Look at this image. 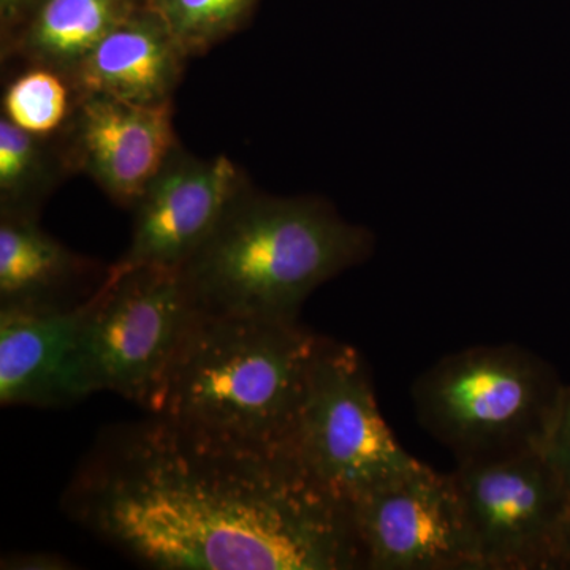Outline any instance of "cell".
I'll return each mask as SVG.
<instances>
[{
  "mask_svg": "<svg viewBox=\"0 0 570 570\" xmlns=\"http://www.w3.org/2000/svg\"><path fill=\"white\" fill-rule=\"evenodd\" d=\"M62 508L153 569H365L351 508L292 453L153 414L97 439Z\"/></svg>",
  "mask_w": 570,
  "mask_h": 570,
  "instance_id": "cell-1",
  "label": "cell"
},
{
  "mask_svg": "<svg viewBox=\"0 0 570 570\" xmlns=\"http://www.w3.org/2000/svg\"><path fill=\"white\" fill-rule=\"evenodd\" d=\"M374 243L325 198L247 181L178 272L198 313L298 321L313 292L366 262Z\"/></svg>",
  "mask_w": 570,
  "mask_h": 570,
  "instance_id": "cell-2",
  "label": "cell"
},
{
  "mask_svg": "<svg viewBox=\"0 0 570 570\" xmlns=\"http://www.w3.org/2000/svg\"><path fill=\"white\" fill-rule=\"evenodd\" d=\"M318 336L299 318L198 313L145 411L227 441L292 453Z\"/></svg>",
  "mask_w": 570,
  "mask_h": 570,
  "instance_id": "cell-3",
  "label": "cell"
},
{
  "mask_svg": "<svg viewBox=\"0 0 570 570\" xmlns=\"http://www.w3.org/2000/svg\"><path fill=\"white\" fill-rule=\"evenodd\" d=\"M566 385L557 370L517 344L453 352L412 385L422 426L456 463L542 450Z\"/></svg>",
  "mask_w": 570,
  "mask_h": 570,
  "instance_id": "cell-4",
  "label": "cell"
},
{
  "mask_svg": "<svg viewBox=\"0 0 570 570\" xmlns=\"http://www.w3.org/2000/svg\"><path fill=\"white\" fill-rule=\"evenodd\" d=\"M292 453L311 479L346 504L423 464L382 417L362 354L322 335Z\"/></svg>",
  "mask_w": 570,
  "mask_h": 570,
  "instance_id": "cell-5",
  "label": "cell"
},
{
  "mask_svg": "<svg viewBox=\"0 0 570 570\" xmlns=\"http://www.w3.org/2000/svg\"><path fill=\"white\" fill-rule=\"evenodd\" d=\"M197 316L178 269L111 265L82 325L94 393L112 392L145 409Z\"/></svg>",
  "mask_w": 570,
  "mask_h": 570,
  "instance_id": "cell-6",
  "label": "cell"
},
{
  "mask_svg": "<svg viewBox=\"0 0 570 570\" xmlns=\"http://www.w3.org/2000/svg\"><path fill=\"white\" fill-rule=\"evenodd\" d=\"M478 570L561 568L568 491L542 450L450 472Z\"/></svg>",
  "mask_w": 570,
  "mask_h": 570,
  "instance_id": "cell-7",
  "label": "cell"
},
{
  "mask_svg": "<svg viewBox=\"0 0 570 570\" xmlns=\"http://www.w3.org/2000/svg\"><path fill=\"white\" fill-rule=\"evenodd\" d=\"M348 508L365 570H478L450 474L422 464Z\"/></svg>",
  "mask_w": 570,
  "mask_h": 570,
  "instance_id": "cell-8",
  "label": "cell"
},
{
  "mask_svg": "<svg viewBox=\"0 0 570 570\" xmlns=\"http://www.w3.org/2000/svg\"><path fill=\"white\" fill-rule=\"evenodd\" d=\"M58 140L71 174L88 176L110 200L129 209L181 146L174 102L140 105L102 94H78Z\"/></svg>",
  "mask_w": 570,
  "mask_h": 570,
  "instance_id": "cell-9",
  "label": "cell"
},
{
  "mask_svg": "<svg viewBox=\"0 0 570 570\" xmlns=\"http://www.w3.org/2000/svg\"><path fill=\"white\" fill-rule=\"evenodd\" d=\"M246 183L227 156L198 157L178 146L135 204L129 247L116 265L181 268Z\"/></svg>",
  "mask_w": 570,
  "mask_h": 570,
  "instance_id": "cell-10",
  "label": "cell"
},
{
  "mask_svg": "<svg viewBox=\"0 0 570 570\" xmlns=\"http://www.w3.org/2000/svg\"><path fill=\"white\" fill-rule=\"evenodd\" d=\"M86 305L66 309L0 307V404L67 407L94 393L82 325Z\"/></svg>",
  "mask_w": 570,
  "mask_h": 570,
  "instance_id": "cell-11",
  "label": "cell"
},
{
  "mask_svg": "<svg viewBox=\"0 0 570 570\" xmlns=\"http://www.w3.org/2000/svg\"><path fill=\"white\" fill-rule=\"evenodd\" d=\"M187 59L163 17L140 6L94 47L70 81L78 94L140 105L174 102Z\"/></svg>",
  "mask_w": 570,
  "mask_h": 570,
  "instance_id": "cell-12",
  "label": "cell"
},
{
  "mask_svg": "<svg viewBox=\"0 0 570 570\" xmlns=\"http://www.w3.org/2000/svg\"><path fill=\"white\" fill-rule=\"evenodd\" d=\"M96 265L52 238L32 217L0 216V307L66 309Z\"/></svg>",
  "mask_w": 570,
  "mask_h": 570,
  "instance_id": "cell-13",
  "label": "cell"
},
{
  "mask_svg": "<svg viewBox=\"0 0 570 570\" xmlns=\"http://www.w3.org/2000/svg\"><path fill=\"white\" fill-rule=\"evenodd\" d=\"M138 0H41L20 31L2 47L3 61L43 66L71 77Z\"/></svg>",
  "mask_w": 570,
  "mask_h": 570,
  "instance_id": "cell-14",
  "label": "cell"
},
{
  "mask_svg": "<svg viewBox=\"0 0 570 570\" xmlns=\"http://www.w3.org/2000/svg\"><path fill=\"white\" fill-rule=\"evenodd\" d=\"M69 175L58 137H36L0 116V216L39 219L45 202Z\"/></svg>",
  "mask_w": 570,
  "mask_h": 570,
  "instance_id": "cell-15",
  "label": "cell"
},
{
  "mask_svg": "<svg viewBox=\"0 0 570 570\" xmlns=\"http://www.w3.org/2000/svg\"><path fill=\"white\" fill-rule=\"evenodd\" d=\"M73 82L61 71L43 66H22L7 82L2 116L18 129L41 138L58 137L77 105Z\"/></svg>",
  "mask_w": 570,
  "mask_h": 570,
  "instance_id": "cell-16",
  "label": "cell"
},
{
  "mask_svg": "<svg viewBox=\"0 0 570 570\" xmlns=\"http://www.w3.org/2000/svg\"><path fill=\"white\" fill-rule=\"evenodd\" d=\"M258 0H156L163 17L187 58L202 56L238 32L253 17Z\"/></svg>",
  "mask_w": 570,
  "mask_h": 570,
  "instance_id": "cell-17",
  "label": "cell"
},
{
  "mask_svg": "<svg viewBox=\"0 0 570 570\" xmlns=\"http://www.w3.org/2000/svg\"><path fill=\"white\" fill-rule=\"evenodd\" d=\"M543 456L570 498V387L566 385L560 406L542 449Z\"/></svg>",
  "mask_w": 570,
  "mask_h": 570,
  "instance_id": "cell-18",
  "label": "cell"
},
{
  "mask_svg": "<svg viewBox=\"0 0 570 570\" xmlns=\"http://www.w3.org/2000/svg\"><path fill=\"white\" fill-rule=\"evenodd\" d=\"M40 2L41 0H0V47H6L17 36Z\"/></svg>",
  "mask_w": 570,
  "mask_h": 570,
  "instance_id": "cell-19",
  "label": "cell"
},
{
  "mask_svg": "<svg viewBox=\"0 0 570 570\" xmlns=\"http://www.w3.org/2000/svg\"><path fill=\"white\" fill-rule=\"evenodd\" d=\"M0 568L3 570H69L70 561L58 553L31 551V553H11L2 558Z\"/></svg>",
  "mask_w": 570,
  "mask_h": 570,
  "instance_id": "cell-20",
  "label": "cell"
},
{
  "mask_svg": "<svg viewBox=\"0 0 570 570\" xmlns=\"http://www.w3.org/2000/svg\"><path fill=\"white\" fill-rule=\"evenodd\" d=\"M561 568L570 569V510L566 520L564 532H562Z\"/></svg>",
  "mask_w": 570,
  "mask_h": 570,
  "instance_id": "cell-21",
  "label": "cell"
},
{
  "mask_svg": "<svg viewBox=\"0 0 570 570\" xmlns=\"http://www.w3.org/2000/svg\"><path fill=\"white\" fill-rule=\"evenodd\" d=\"M138 2H140L141 6L149 7L153 6V3L156 2V0H138Z\"/></svg>",
  "mask_w": 570,
  "mask_h": 570,
  "instance_id": "cell-22",
  "label": "cell"
}]
</instances>
